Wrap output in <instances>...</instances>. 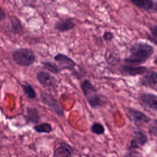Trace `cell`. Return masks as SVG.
Segmentation results:
<instances>
[{"label": "cell", "mask_w": 157, "mask_h": 157, "mask_svg": "<svg viewBox=\"0 0 157 157\" xmlns=\"http://www.w3.org/2000/svg\"><path fill=\"white\" fill-rule=\"evenodd\" d=\"M27 117L28 120L33 123H36L39 120L38 112L36 109L28 108L27 110Z\"/></svg>", "instance_id": "2e32d148"}, {"label": "cell", "mask_w": 157, "mask_h": 157, "mask_svg": "<svg viewBox=\"0 0 157 157\" xmlns=\"http://www.w3.org/2000/svg\"><path fill=\"white\" fill-rule=\"evenodd\" d=\"M91 131L96 135H101L104 132V128L99 123H94L91 126Z\"/></svg>", "instance_id": "ffe728a7"}, {"label": "cell", "mask_w": 157, "mask_h": 157, "mask_svg": "<svg viewBox=\"0 0 157 157\" xmlns=\"http://www.w3.org/2000/svg\"><path fill=\"white\" fill-rule=\"evenodd\" d=\"M54 59L58 63L59 70L68 69L73 71L76 66V63L73 59L63 53H57L54 56Z\"/></svg>", "instance_id": "52a82bcc"}, {"label": "cell", "mask_w": 157, "mask_h": 157, "mask_svg": "<svg viewBox=\"0 0 157 157\" xmlns=\"http://www.w3.org/2000/svg\"><path fill=\"white\" fill-rule=\"evenodd\" d=\"M72 151L70 145L63 144L55 150L53 157H72Z\"/></svg>", "instance_id": "5bb4252c"}, {"label": "cell", "mask_w": 157, "mask_h": 157, "mask_svg": "<svg viewBox=\"0 0 157 157\" xmlns=\"http://www.w3.org/2000/svg\"><path fill=\"white\" fill-rule=\"evenodd\" d=\"M76 23L72 18H67L58 21L54 25V29L59 32H66L74 29Z\"/></svg>", "instance_id": "7c38bea8"}, {"label": "cell", "mask_w": 157, "mask_h": 157, "mask_svg": "<svg viewBox=\"0 0 157 157\" xmlns=\"http://www.w3.org/2000/svg\"><path fill=\"white\" fill-rule=\"evenodd\" d=\"M21 3L27 7H34L37 0H20Z\"/></svg>", "instance_id": "44dd1931"}, {"label": "cell", "mask_w": 157, "mask_h": 157, "mask_svg": "<svg viewBox=\"0 0 157 157\" xmlns=\"http://www.w3.org/2000/svg\"><path fill=\"white\" fill-rule=\"evenodd\" d=\"M34 129L37 132L46 133V134H48L53 131L51 124L47 123H40L39 124L36 125L34 127Z\"/></svg>", "instance_id": "9a60e30c"}, {"label": "cell", "mask_w": 157, "mask_h": 157, "mask_svg": "<svg viewBox=\"0 0 157 157\" xmlns=\"http://www.w3.org/2000/svg\"><path fill=\"white\" fill-rule=\"evenodd\" d=\"M36 78L44 87L47 89L55 90L57 86L55 78L47 72L40 71L37 72Z\"/></svg>", "instance_id": "8992f818"}, {"label": "cell", "mask_w": 157, "mask_h": 157, "mask_svg": "<svg viewBox=\"0 0 157 157\" xmlns=\"http://www.w3.org/2000/svg\"><path fill=\"white\" fill-rule=\"evenodd\" d=\"M98 157H99V156H98Z\"/></svg>", "instance_id": "4316f807"}, {"label": "cell", "mask_w": 157, "mask_h": 157, "mask_svg": "<svg viewBox=\"0 0 157 157\" xmlns=\"http://www.w3.org/2000/svg\"><path fill=\"white\" fill-rule=\"evenodd\" d=\"M12 57L15 62L22 66H28L36 61V56L31 49L23 48L15 50Z\"/></svg>", "instance_id": "3957f363"}, {"label": "cell", "mask_w": 157, "mask_h": 157, "mask_svg": "<svg viewBox=\"0 0 157 157\" xmlns=\"http://www.w3.org/2000/svg\"><path fill=\"white\" fill-rule=\"evenodd\" d=\"M102 37H103V39L105 41H111L113 39L114 35L110 31H106L104 33Z\"/></svg>", "instance_id": "7402d4cb"}, {"label": "cell", "mask_w": 157, "mask_h": 157, "mask_svg": "<svg viewBox=\"0 0 157 157\" xmlns=\"http://www.w3.org/2000/svg\"><path fill=\"white\" fill-rule=\"evenodd\" d=\"M41 98L42 102L50 108V109L55 112L58 116L63 117V111L59 105L58 101L52 94L47 92H42Z\"/></svg>", "instance_id": "277c9868"}, {"label": "cell", "mask_w": 157, "mask_h": 157, "mask_svg": "<svg viewBox=\"0 0 157 157\" xmlns=\"http://www.w3.org/2000/svg\"><path fill=\"white\" fill-rule=\"evenodd\" d=\"M4 17H5L4 13L1 10H0V20H2L4 18Z\"/></svg>", "instance_id": "d4e9b609"}, {"label": "cell", "mask_w": 157, "mask_h": 157, "mask_svg": "<svg viewBox=\"0 0 157 157\" xmlns=\"http://www.w3.org/2000/svg\"><path fill=\"white\" fill-rule=\"evenodd\" d=\"M147 67L144 66H122L120 68V72L125 75L136 76L144 74L147 72Z\"/></svg>", "instance_id": "8fae6325"}, {"label": "cell", "mask_w": 157, "mask_h": 157, "mask_svg": "<svg viewBox=\"0 0 157 157\" xmlns=\"http://www.w3.org/2000/svg\"><path fill=\"white\" fill-rule=\"evenodd\" d=\"M42 64L46 70L48 71L53 73V74H57L59 72V67L55 63L52 62H42Z\"/></svg>", "instance_id": "ac0fdd59"}, {"label": "cell", "mask_w": 157, "mask_h": 157, "mask_svg": "<svg viewBox=\"0 0 157 157\" xmlns=\"http://www.w3.org/2000/svg\"><path fill=\"white\" fill-rule=\"evenodd\" d=\"M140 102L145 107L156 112L157 110V96L153 93H142L139 97Z\"/></svg>", "instance_id": "ba28073f"}, {"label": "cell", "mask_w": 157, "mask_h": 157, "mask_svg": "<svg viewBox=\"0 0 157 157\" xmlns=\"http://www.w3.org/2000/svg\"><path fill=\"white\" fill-rule=\"evenodd\" d=\"M156 120H155L154 121V124H152V126H151V128L150 129V131H152V134H153L154 136H156Z\"/></svg>", "instance_id": "cb8c5ba5"}, {"label": "cell", "mask_w": 157, "mask_h": 157, "mask_svg": "<svg viewBox=\"0 0 157 157\" xmlns=\"http://www.w3.org/2000/svg\"><path fill=\"white\" fill-rule=\"evenodd\" d=\"M153 47L144 42H139L132 45L129 48V54L124 61L127 63L140 64L145 63L153 54Z\"/></svg>", "instance_id": "6da1fadb"}, {"label": "cell", "mask_w": 157, "mask_h": 157, "mask_svg": "<svg viewBox=\"0 0 157 157\" xmlns=\"http://www.w3.org/2000/svg\"><path fill=\"white\" fill-rule=\"evenodd\" d=\"M136 7L145 11L156 12L157 4L153 0H129Z\"/></svg>", "instance_id": "4fadbf2b"}, {"label": "cell", "mask_w": 157, "mask_h": 157, "mask_svg": "<svg viewBox=\"0 0 157 157\" xmlns=\"http://www.w3.org/2000/svg\"><path fill=\"white\" fill-rule=\"evenodd\" d=\"M140 84L143 86L156 90L157 85V73L155 71H150L147 73L139 80Z\"/></svg>", "instance_id": "30bf717a"}, {"label": "cell", "mask_w": 157, "mask_h": 157, "mask_svg": "<svg viewBox=\"0 0 157 157\" xmlns=\"http://www.w3.org/2000/svg\"><path fill=\"white\" fill-rule=\"evenodd\" d=\"M149 29H150L151 36L157 39V25H151Z\"/></svg>", "instance_id": "603a6c76"}, {"label": "cell", "mask_w": 157, "mask_h": 157, "mask_svg": "<svg viewBox=\"0 0 157 157\" xmlns=\"http://www.w3.org/2000/svg\"><path fill=\"white\" fill-rule=\"evenodd\" d=\"M128 117L137 125L142 126L148 123L151 119L142 112L132 107H129L127 109Z\"/></svg>", "instance_id": "5b68a950"}, {"label": "cell", "mask_w": 157, "mask_h": 157, "mask_svg": "<svg viewBox=\"0 0 157 157\" xmlns=\"http://www.w3.org/2000/svg\"><path fill=\"white\" fill-rule=\"evenodd\" d=\"M22 88L25 94L29 98L34 99L36 97V93L31 85L28 83H25L22 85Z\"/></svg>", "instance_id": "e0dca14e"}, {"label": "cell", "mask_w": 157, "mask_h": 157, "mask_svg": "<svg viewBox=\"0 0 157 157\" xmlns=\"http://www.w3.org/2000/svg\"><path fill=\"white\" fill-rule=\"evenodd\" d=\"M148 138L147 135L142 131H136L134 132L132 139L131 140L129 150H134L138 149L144 146L147 142Z\"/></svg>", "instance_id": "9c48e42d"}, {"label": "cell", "mask_w": 157, "mask_h": 157, "mask_svg": "<svg viewBox=\"0 0 157 157\" xmlns=\"http://www.w3.org/2000/svg\"><path fill=\"white\" fill-rule=\"evenodd\" d=\"M80 87L87 102L92 108L101 107L105 104L106 100L104 97L98 93L96 88L90 80L87 79L83 80Z\"/></svg>", "instance_id": "7a4b0ae2"}, {"label": "cell", "mask_w": 157, "mask_h": 157, "mask_svg": "<svg viewBox=\"0 0 157 157\" xmlns=\"http://www.w3.org/2000/svg\"><path fill=\"white\" fill-rule=\"evenodd\" d=\"M12 28L15 33H20L23 30V26L18 18L13 17L12 19Z\"/></svg>", "instance_id": "d6986e66"}, {"label": "cell", "mask_w": 157, "mask_h": 157, "mask_svg": "<svg viewBox=\"0 0 157 157\" xmlns=\"http://www.w3.org/2000/svg\"><path fill=\"white\" fill-rule=\"evenodd\" d=\"M123 157H138V156H133V155H132L128 154V155H124Z\"/></svg>", "instance_id": "484cf974"}]
</instances>
